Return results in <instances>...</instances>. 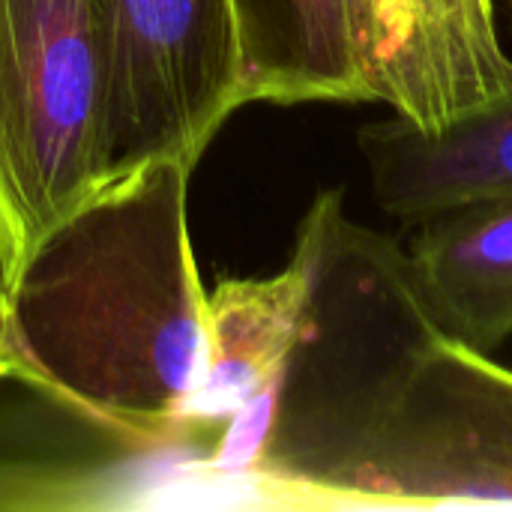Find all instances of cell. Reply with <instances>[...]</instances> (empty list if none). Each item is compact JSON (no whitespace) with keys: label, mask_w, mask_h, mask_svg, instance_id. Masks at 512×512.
Listing matches in <instances>:
<instances>
[{"label":"cell","mask_w":512,"mask_h":512,"mask_svg":"<svg viewBox=\"0 0 512 512\" xmlns=\"http://www.w3.org/2000/svg\"><path fill=\"white\" fill-rule=\"evenodd\" d=\"M378 207L396 219L512 192V84L495 99L453 117L441 129H417L402 117L357 132Z\"/></svg>","instance_id":"6"},{"label":"cell","mask_w":512,"mask_h":512,"mask_svg":"<svg viewBox=\"0 0 512 512\" xmlns=\"http://www.w3.org/2000/svg\"><path fill=\"white\" fill-rule=\"evenodd\" d=\"M99 114L87 0H0V276L99 186Z\"/></svg>","instance_id":"3"},{"label":"cell","mask_w":512,"mask_h":512,"mask_svg":"<svg viewBox=\"0 0 512 512\" xmlns=\"http://www.w3.org/2000/svg\"><path fill=\"white\" fill-rule=\"evenodd\" d=\"M306 270L297 258L276 276L225 279L207 294L204 375L189 408L192 426L228 423L282 372L303 321Z\"/></svg>","instance_id":"8"},{"label":"cell","mask_w":512,"mask_h":512,"mask_svg":"<svg viewBox=\"0 0 512 512\" xmlns=\"http://www.w3.org/2000/svg\"><path fill=\"white\" fill-rule=\"evenodd\" d=\"M246 102H366L348 0H231Z\"/></svg>","instance_id":"9"},{"label":"cell","mask_w":512,"mask_h":512,"mask_svg":"<svg viewBox=\"0 0 512 512\" xmlns=\"http://www.w3.org/2000/svg\"><path fill=\"white\" fill-rule=\"evenodd\" d=\"M366 102L417 129L501 96L512 84L495 0H348Z\"/></svg>","instance_id":"5"},{"label":"cell","mask_w":512,"mask_h":512,"mask_svg":"<svg viewBox=\"0 0 512 512\" xmlns=\"http://www.w3.org/2000/svg\"><path fill=\"white\" fill-rule=\"evenodd\" d=\"M510 3H512V0H510Z\"/></svg>","instance_id":"11"},{"label":"cell","mask_w":512,"mask_h":512,"mask_svg":"<svg viewBox=\"0 0 512 512\" xmlns=\"http://www.w3.org/2000/svg\"><path fill=\"white\" fill-rule=\"evenodd\" d=\"M0 378H3V375H0Z\"/></svg>","instance_id":"10"},{"label":"cell","mask_w":512,"mask_h":512,"mask_svg":"<svg viewBox=\"0 0 512 512\" xmlns=\"http://www.w3.org/2000/svg\"><path fill=\"white\" fill-rule=\"evenodd\" d=\"M405 246L435 327L483 354L512 339V192L420 219Z\"/></svg>","instance_id":"7"},{"label":"cell","mask_w":512,"mask_h":512,"mask_svg":"<svg viewBox=\"0 0 512 512\" xmlns=\"http://www.w3.org/2000/svg\"><path fill=\"white\" fill-rule=\"evenodd\" d=\"M189 174L153 159L96 186L0 276V375L141 450L189 429L204 375Z\"/></svg>","instance_id":"1"},{"label":"cell","mask_w":512,"mask_h":512,"mask_svg":"<svg viewBox=\"0 0 512 512\" xmlns=\"http://www.w3.org/2000/svg\"><path fill=\"white\" fill-rule=\"evenodd\" d=\"M102 63L99 186L153 159L195 168L246 102L231 0H87Z\"/></svg>","instance_id":"4"},{"label":"cell","mask_w":512,"mask_h":512,"mask_svg":"<svg viewBox=\"0 0 512 512\" xmlns=\"http://www.w3.org/2000/svg\"><path fill=\"white\" fill-rule=\"evenodd\" d=\"M336 510H512V369L432 330L330 480Z\"/></svg>","instance_id":"2"}]
</instances>
